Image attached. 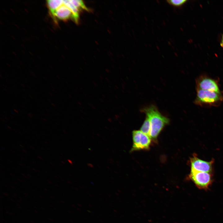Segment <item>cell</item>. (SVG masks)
Masks as SVG:
<instances>
[{"mask_svg": "<svg viewBox=\"0 0 223 223\" xmlns=\"http://www.w3.org/2000/svg\"><path fill=\"white\" fill-rule=\"evenodd\" d=\"M198 89L221 93L216 82L208 78H204L199 81L198 83Z\"/></svg>", "mask_w": 223, "mask_h": 223, "instance_id": "cell-7", "label": "cell"}, {"mask_svg": "<svg viewBox=\"0 0 223 223\" xmlns=\"http://www.w3.org/2000/svg\"><path fill=\"white\" fill-rule=\"evenodd\" d=\"M221 47H223V35L222 36V38L221 42Z\"/></svg>", "mask_w": 223, "mask_h": 223, "instance_id": "cell-13", "label": "cell"}, {"mask_svg": "<svg viewBox=\"0 0 223 223\" xmlns=\"http://www.w3.org/2000/svg\"><path fill=\"white\" fill-rule=\"evenodd\" d=\"M223 99L221 93L198 89L196 102L201 103L213 104Z\"/></svg>", "mask_w": 223, "mask_h": 223, "instance_id": "cell-4", "label": "cell"}, {"mask_svg": "<svg viewBox=\"0 0 223 223\" xmlns=\"http://www.w3.org/2000/svg\"><path fill=\"white\" fill-rule=\"evenodd\" d=\"M63 3V0H49L46 1V3L50 14L53 12Z\"/></svg>", "mask_w": 223, "mask_h": 223, "instance_id": "cell-9", "label": "cell"}, {"mask_svg": "<svg viewBox=\"0 0 223 223\" xmlns=\"http://www.w3.org/2000/svg\"><path fill=\"white\" fill-rule=\"evenodd\" d=\"M73 5L79 11L84 10L87 11L89 9L86 6L82 1L81 0H71Z\"/></svg>", "mask_w": 223, "mask_h": 223, "instance_id": "cell-11", "label": "cell"}, {"mask_svg": "<svg viewBox=\"0 0 223 223\" xmlns=\"http://www.w3.org/2000/svg\"><path fill=\"white\" fill-rule=\"evenodd\" d=\"M63 2L71 11L72 15V19L77 23L79 17V10L73 5L71 0H63Z\"/></svg>", "mask_w": 223, "mask_h": 223, "instance_id": "cell-8", "label": "cell"}, {"mask_svg": "<svg viewBox=\"0 0 223 223\" xmlns=\"http://www.w3.org/2000/svg\"><path fill=\"white\" fill-rule=\"evenodd\" d=\"M186 0H168L167 2L170 5L175 7H179L186 2Z\"/></svg>", "mask_w": 223, "mask_h": 223, "instance_id": "cell-12", "label": "cell"}, {"mask_svg": "<svg viewBox=\"0 0 223 223\" xmlns=\"http://www.w3.org/2000/svg\"><path fill=\"white\" fill-rule=\"evenodd\" d=\"M149 119L151 124L149 137L156 140L164 128L170 122L169 119L162 115L153 105L146 107L142 110Z\"/></svg>", "mask_w": 223, "mask_h": 223, "instance_id": "cell-1", "label": "cell"}, {"mask_svg": "<svg viewBox=\"0 0 223 223\" xmlns=\"http://www.w3.org/2000/svg\"><path fill=\"white\" fill-rule=\"evenodd\" d=\"M211 173L190 171L189 178L198 188L206 190L209 188L212 181Z\"/></svg>", "mask_w": 223, "mask_h": 223, "instance_id": "cell-2", "label": "cell"}, {"mask_svg": "<svg viewBox=\"0 0 223 223\" xmlns=\"http://www.w3.org/2000/svg\"><path fill=\"white\" fill-rule=\"evenodd\" d=\"M133 145L131 152L141 150H148L151 144L150 137L140 130H134L132 132Z\"/></svg>", "mask_w": 223, "mask_h": 223, "instance_id": "cell-3", "label": "cell"}, {"mask_svg": "<svg viewBox=\"0 0 223 223\" xmlns=\"http://www.w3.org/2000/svg\"><path fill=\"white\" fill-rule=\"evenodd\" d=\"M151 129V124L148 118L146 116V119L140 128V131L149 137Z\"/></svg>", "mask_w": 223, "mask_h": 223, "instance_id": "cell-10", "label": "cell"}, {"mask_svg": "<svg viewBox=\"0 0 223 223\" xmlns=\"http://www.w3.org/2000/svg\"><path fill=\"white\" fill-rule=\"evenodd\" d=\"M55 20L57 19L67 20L70 18H72V13L70 9L63 4L57 8L53 12L50 14Z\"/></svg>", "mask_w": 223, "mask_h": 223, "instance_id": "cell-6", "label": "cell"}, {"mask_svg": "<svg viewBox=\"0 0 223 223\" xmlns=\"http://www.w3.org/2000/svg\"><path fill=\"white\" fill-rule=\"evenodd\" d=\"M213 160L205 161L194 155L190 159L191 171L211 173L212 170Z\"/></svg>", "mask_w": 223, "mask_h": 223, "instance_id": "cell-5", "label": "cell"}]
</instances>
